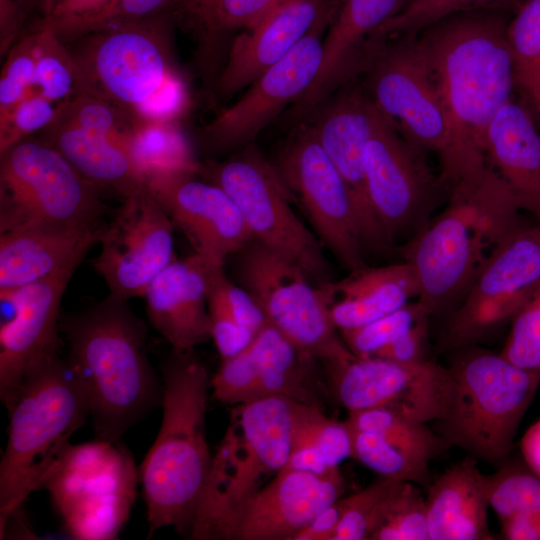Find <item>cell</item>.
<instances>
[{
    "mask_svg": "<svg viewBox=\"0 0 540 540\" xmlns=\"http://www.w3.org/2000/svg\"><path fill=\"white\" fill-rule=\"evenodd\" d=\"M505 10L450 15L415 36V44L448 110L455 159L447 185L483 165L487 127L516 85Z\"/></svg>",
    "mask_w": 540,
    "mask_h": 540,
    "instance_id": "cell-1",
    "label": "cell"
},
{
    "mask_svg": "<svg viewBox=\"0 0 540 540\" xmlns=\"http://www.w3.org/2000/svg\"><path fill=\"white\" fill-rule=\"evenodd\" d=\"M522 210L488 161L450 186L444 209L401 248L420 285L417 300L431 316L460 302L485 263L522 226Z\"/></svg>",
    "mask_w": 540,
    "mask_h": 540,
    "instance_id": "cell-2",
    "label": "cell"
},
{
    "mask_svg": "<svg viewBox=\"0 0 540 540\" xmlns=\"http://www.w3.org/2000/svg\"><path fill=\"white\" fill-rule=\"evenodd\" d=\"M59 328L88 384L96 439L119 440L162 405L163 383L148 358L147 328L127 299L109 293L61 316Z\"/></svg>",
    "mask_w": 540,
    "mask_h": 540,
    "instance_id": "cell-3",
    "label": "cell"
},
{
    "mask_svg": "<svg viewBox=\"0 0 540 540\" xmlns=\"http://www.w3.org/2000/svg\"><path fill=\"white\" fill-rule=\"evenodd\" d=\"M160 371L162 422L139 467L149 536L172 527L189 537L213 459L205 433L211 378L194 350L171 349Z\"/></svg>",
    "mask_w": 540,
    "mask_h": 540,
    "instance_id": "cell-4",
    "label": "cell"
},
{
    "mask_svg": "<svg viewBox=\"0 0 540 540\" xmlns=\"http://www.w3.org/2000/svg\"><path fill=\"white\" fill-rule=\"evenodd\" d=\"M5 407L9 425L0 462V534L85 425L90 391L78 366L58 353L27 370Z\"/></svg>",
    "mask_w": 540,
    "mask_h": 540,
    "instance_id": "cell-5",
    "label": "cell"
},
{
    "mask_svg": "<svg viewBox=\"0 0 540 540\" xmlns=\"http://www.w3.org/2000/svg\"><path fill=\"white\" fill-rule=\"evenodd\" d=\"M173 22L172 14H162L73 41L74 93L103 99L141 120L176 121L188 94L173 62Z\"/></svg>",
    "mask_w": 540,
    "mask_h": 540,
    "instance_id": "cell-6",
    "label": "cell"
},
{
    "mask_svg": "<svg viewBox=\"0 0 540 540\" xmlns=\"http://www.w3.org/2000/svg\"><path fill=\"white\" fill-rule=\"evenodd\" d=\"M451 352L452 396L444 417L435 421L437 433L468 456L501 465L540 386V373L473 345Z\"/></svg>",
    "mask_w": 540,
    "mask_h": 540,
    "instance_id": "cell-7",
    "label": "cell"
},
{
    "mask_svg": "<svg viewBox=\"0 0 540 540\" xmlns=\"http://www.w3.org/2000/svg\"><path fill=\"white\" fill-rule=\"evenodd\" d=\"M295 402L265 396L232 409L189 538L212 539L220 523L284 467L291 450Z\"/></svg>",
    "mask_w": 540,
    "mask_h": 540,
    "instance_id": "cell-8",
    "label": "cell"
},
{
    "mask_svg": "<svg viewBox=\"0 0 540 540\" xmlns=\"http://www.w3.org/2000/svg\"><path fill=\"white\" fill-rule=\"evenodd\" d=\"M119 440L69 443L43 481L73 539H118L129 519L139 468Z\"/></svg>",
    "mask_w": 540,
    "mask_h": 540,
    "instance_id": "cell-9",
    "label": "cell"
},
{
    "mask_svg": "<svg viewBox=\"0 0 540 540\" xmlns=\"http://www.w3.org/2000/svg\"><path fill=\"white\" fill-rule=\"evenodd\" d=\"M101 190L54 147L29 137L0 153V232L26 225H105Z\"/></svg>",
    "mask_w": 540,
    "mask_h": 540,
    "instance_id": "cell-10",
    "label": "cell"
},
{
    "mask_svg": "<svg viewBox=\"0 0 540 540\" xmlns=\"http://www.w3.org/2000/svg\"><path fill=\"white\" fill-rule=\"evenodd\" d=\"M415 36L375 42L362 70L363 86L407 141L438 156L440 177L446 184L455 159L454 126Z\"/></svg>",
    "mask_w": 540,
    "mask_h": 540,
    "instance_id": "cell-11",
    "label": "cell"
},
{
    "mask_svg": "<svg viewBox=\"0 0 540 540\" xmlns=\"http://www.w3.org/2000/svg\"><path fill=\"white\" fill-rule=\"evenodd\" d=\"M198 174L228 193L253 240L297 264L316 285L331 281L323 244L293 211V196L277 168L255 149L200 165Z\"/></svg>",
    "mask_w": 540,
    "mask_h": 540,
    "instance_id": "cell-12",
    "label": "cell"
},
{
    "mask_svg": "<svg viewBox=\"0 0 540 540\" xmlns=\"http://www.w3.org/2000/svg\"><path fill=\"white\" fill-rule=\"evenodd\" d=\"M237 254L236 277L267 323L316 360L327 363L355 356L336 333L323 287L301 267L253 239Z\"/></svg>",
    "mask_w": 540,
    "mask_h": 540,
    "instance_id": "cell-13",
    "label": "cell"
},
{
    "mask_svg": "<svg viewBox=\"0 0 540 540\" xmlns=\"http://www.w3.org/2000/svg\"><path fill=\"white\" fill-rule=\"evenodd\" d=\"M365 178L373 211L391 245L414 237L449 192L425 152L407 141L372 100Z\"/></svg>",
    "mask_w": 540,
    "mask_h": 540,
    "instance_id": "cell-14",
    "label": "cell"
},
{
    "mask_svg": "<svg viewBox=\"0 0 540 540\" xmlns=\"http://www.w3.org/2000/svg\"><path fill=\"white\" fill-rule=\"evenodd\" d=\"M540 285V225L521 226L478 272L449 315L438 348L451 352L491 336Z\"/></svg>",
    "mask_w": 540,
    "mask_h": 540,
    "instance_id": "cell-15",
    "label": "cell"
},
{
    "mask_svg": "<svg viewBox=\"0 0 540 540\" xmlns=\"http://www.w3.org/2000/svg\"><path fill=\"white\" fill-rule=\"evenodd\" d=\"M276 168L323 246L351 272L366 267L368 248L352 193L308 125L286 143Z\"/></svg>",
    "mask_w": 540,
    "mask_h": 540,
    "instance_id": "cell-16",
    "label": "cell"
},
{
    "mask_svg": "<svg viewBox=\"0 0 540 540\" xmlns=\"http://www.w3.org/2000/svg\"><path fill=\"white\" fill-rule=\"evenodd\" d=\"M325 365L330 390L348 411L382 406L427 423L443 418L449 408L452 377L434 360L402 364L353 356Z\"/></svg>",
    "mask_w": 540,
    "mask_h": 540,
    "instance_id": "cell-17",
    "label": "cell"
},
{
    "mask_svg": "<svg viewBox=\"0 0 540 540\" xmlns=\"http://www.w3.org/2000/svg\"><path fill=\"white\" fill-rule=\"evenodd\" d=\"M174 224L145 187L122 200L101 232L99 254L91 261L109 293L144 297L154 278L174 259Z\"/></svg>",
    "mask_w": 540,
    "mask_h": 540,
    "instance_id": "cell-18",
    "label": "cell"
},
{
    "mask_svg": "<svg viewBox=\"0 0 540 540\" xmlns=\"http://www.w3.org/2000/svg\"><path fill=\"white\" fill-rule=\"evenodd\" d=\"M331 0L310 31L282 59L265 70L231 106L204 128L207 143L225 150L251 142L287 105L313 84L333 11Z\"/></svg>",
    "mask_w": 540,
    "mask_h": 540,
    "instance_id": "cell-19",
    "label": "cell"
},
{
    "mask_svg": "<svg viewBox=\"0 0 540 540\" xmlns=\"http://www.w3.org/2000/svg\"><path fill=\"white\" fill-rule=\"evenodd\" d=\"M189 171L145 174L150 193L191 243L195 254L212 266L243 249L251 233L239 208L220 186Z\"/></svg>",
    "mask_w": 540,
    "mask_h": 540,
    "instance_id": "cell-20",
    "label": "cell"
},
{
    "mask_svg": "<svg viewBox=\"0 0 540 540\" xmlns=\"http://www.w3.org/2000/svg\"><path fill=\"white\" fill-rule=\"evenodd\" d=\"M344 490L340 470L320 475L282 468L220 523L212 539L293 540Z\"/></svg>",
    "mask_w": 540,
    "mask_h": 540,
    "instance_id": "cell-21",
    "label": "cell"
},
{
    "mask_svg": "<svg viewBox=\"0 0 540 540\" xmlns=\"http://www.w3.org/2000/svg\"><path fill=\"white\" fill-rule=\"evenodd\" d=\"M83 259H75L41 280L0 291L1 304L12 309L0 326V398L4 406L30 367L59 353L61 301Z\"/></svg>",
    "mask_w": 540,
    "mask_h": 540,
    "instance_id": "cell-22",
    "label": "cell"
},
{
    "mask_svg": "<svg viewBox=\"0 0 540 540\" xmlns=\"http://www.w3.org/2000/svg\"><path fill=\"white\" fill-rule=\"evenodd\" d=\"M371 98L363 84L350 79L309 116L307 124L348 185L368 249L391 246L370 203L365 178V150L370 134Z\"/></svg>",
    "mask_w": 540,
    "mask_h": 540,
    "instance_id": "cell-23",
    "label": "cell"
},
{
    "mask_svg": "<svg viewBox=\"0 0 540 540\" xmlns=\"http://www.w3.org/2000/svg\"><path fill=\"white\" fill-rule=\"evenodd\" d=\"M409 0H334L319 72L291 116L307 118L340 86L362 72L375 32Z\"/></svg>",
    "mask_w": 540,
    "mask_h": 540,
    "instance_id": "cell-24",
    "label": "cell"
},
{
    "mask_svg": "<svg viewBox=\"0 0 540 540\" xmlns=\"http://www.w3.org/2000/svg\"><path fill=\"white\" fill-rule=\"evenodd\" d=\"M331 0H286L230 48L218 78V93L228 99L247 88L287 55L310 31Z\"/></svg>",
    "mask_w": 540,
    "mask_h": 540,
    "instance_id": "cell-25",
    "label": "cell"
},
{
    "mask_svg": "<svg viewBox=\"0 0 540 540\" xmlns=\"http://www.w3.org/2000/svg\"><path fill=\"white\" fill-rule=\"evenodd\" d=\"M199 255L174 259L150 283L144 298L153 328L177 351H193L211 338L208 268Z\"/></svg>",
    "mask_w": 540,
    "mask_h": 540,
    "instance_id": "cell-26",
    "label": "cell"
},
{
    "mask_svg": "<svg viewBox=\"0 0 540 540\" xmlns=\"http://www.w3.org/2000/svg\"><path fill=\"white\" fill-rule=\"evenodd\" d=\"M104 226L26 225L0 232V291L41 280L84 258Z\"/></svg>",
    "mask_w": 540,
    "mask_h": 540,
    "instance_id": "cell-27",
    "label": "cell"
},
{
    "mask_svg": "<svg viewBox=\"0 0 540 540\" xmlns=\"http://www.w3.org/2000/svg\"><path fill=\"white\" fill-rule=\"evenodd\" d=\"M334 327L349 330L377 320L417 300L420 285L406 261L381 267H364L339 281L322 284Z\"/></svg>",
    "mask_w": 540,
    "mask_h": 540,
    "instance_id": "cell-28",
    "label": "cell"
},
{
    "mask_svg": "<svg viewBox=\"0 0 540 540\" xmlns=\"http://www.w3.org/2000/svg\"><path fill=\"white\" fill-rule=\"evenodd\" d=\"M485 154L540 225V134L524 106L511 99L496 112L486 130Z\"/></svg>",
    "mask_w": 540,
    "mask_h": 540,
    "instance_id": "cell-29",
    "label": "cell"
},
{
    "mask_svg": "<svg viewBox=\"0 0 540 540\" xmlns=\"http://www.w3.org/2000/svg\"><path fill=\"white\" fill-rule=\"evenodd\" d=\"M471 456L453 463L428 486L430 540H492L483 473Z\"/></svg>",
    "mask_w": 540,
    "mask_h": 540,
    "instance_id": "cell-30",
    "label": "cell"
},
{
    "mask_svg": "<svg viewBox=\"0 0 540 540\" xmlns=\"http://www.w3.org/2000/svg\"><path fill=\"white\" fill-rule=\"evenodd\" d=\"M41 132L43 141L58 150L101 191H108L124 200L146 187L143 172L130 152L120 144L57 115Z\"/></svg>",
    "mask_w": 540,
    "mask_h": 540,
    "instance_id": "cell-31",
    "label": "cell"
},
{
    "mask_svg": "<svg viewBox=\"0 0 540 540\" xmlns=\"http://www.w3.org/2000/svg\"><path fill=\"white\" fill-rule=\"evenodd\" d=\"M248 348L258 371L262 397L283 396L319 406L314 357L269 323Z\"/></svg>",
    "mask_w": 540,
    "mask_h": 540,
    "instance_id": "cell-32",
    "label": "cell"
},
{
    "mask_svg": "<svg viewBox=\"0 0 540 540\" xmlns=\"http://www.w3.org/2000/svg\"><path fill=\"white\" fill-rule=\"evenodd\" d=\"M345 422L351 428L379 434L396 448L428 464L451 447L425 422L388 407L348 411Z\"/></svg>",
    "mask_w": 540,
    "mask_h": 540,
    "instance_id": "cell-33",
    "label": "cell"
},
{
    "mask_svg": "<svg viewBox=\"0 0 540 540\" xmlns=\"http://www.w3.org/2000/svg\"><path fill=\"white\" fill-rule=\"evenodd\" d=\"M129 151L144 174L152 171L199 172L187 137L175 121L139 120L133 130Z\"/></svg>",
    "mask_w": 540,
    "mask_h": 540,
    "instance_id": "cell-34",
    "label": "cell"
},
{
    "mask_svg": "<svg viewBox=\"0 0 540 540\" xmlns=\"http://www.w3.org/2000/svg\"><path fill=\"white\" fill-rule=\"evenodd\" d=\"M292 448L318 454L331 469L352 458L350 430L345 423L327 417L317 405L295 402Z\"/></svg>",
    "mask_w": 540,
    "mask_h": 540,
    "instance_id": "cell-35",
    "label": "cell"
},
{
    "mask_svg": "<svg viewBox=\"0 0 540 540\" xmlns=\"http://www.w3.org/2000/svg\"><path fill=\"white\" fill-rule=\"evenodd\" d=\"M403 482L380 477L368 487L340 498L341 517L332 540H369L384 522Z\"/></svg>",
    "mask_w": 540,
    "mask_h": 540,
    "instance_id": "cell-36",
    "label": "cell"
},
{
    "mask_svg": "<svg viewBox=\"0 0 540 540\" xmlns=\"http://www.w3.org/2000/svg\"><path fill=\"white\" fill-rule=\"evenodd\" d=\"M348 428L352 440V458L365 467L380 477L411 482L425 489L431 484L428 463L396 448L375 432Z\"/></svg>",
    "mask_w": 540,
    "mask_h": 540,
    "instance_id": "cell-37",
    "label": "cell"
},
{
    "mask_svg": "<svg viewBox=\"0 0 540 540\" xmlns=\"http://www.w3.org/2000/svg\"><path fill=\"white\" fill-rule=\"evenodd\" d=\"M523 0H409L404 9L383 24L370 41L417 34L456 13L474 10L515 11Z\"/></svg>",
    "mask_w": 540,
    "mask_h": 540,
    "instance_id": "cell-38",
    "label": "cell"
},
{
    "mask_svg": "<svg viewBox=\"0 0 540 540\" xmlns=\"http://www.w3.org/2000/svg\"><path fill=\"white\" fill-rule=\"evenodd\" d=\"M56 115L88 132L120 144L128 151L133 130L141 120L122 108L84 93H74L60 102Z\"/></svg>",
    "mask_w": 540,
    "mask_h": 540,
    "instance_id": "cell-39",
    "label": "cell"
},
{
    "mask_svg": "<svg viewBox=\"0 0 540 540\" xmlns=\"http://www.w3.org/2000/svg\"><path fill=\"white\" fill-rule=\"evenodd\" d=\"M483 484L489 506L500 521L540 512V476L527 466L505 461L496 472L483 474Z\"/></svg>",
    "mask_w": 540,
    "mask_h": 540,
    "instance_id": "cell-40",
    "label": "cell"
},
{
    "mask_svg": "<svg viewBox=\"0 0 540 540\" xmlns=\"http://www.w3.org/2000/svg\"><path fill=\"white\" fill-rule=\"evenodd\" d=\"M286 0H207L187 27L195 32L203 48L222 35L249 30Z\"/></svg>",
    "mask_w": 540,
    "mask_h": 540,
    "instance_id": "cell-41",
    "label": "cell"
},
{
    "mask_svg": "<svg viewBox=\"0 0 540 540\" xmlns=\"http://www.w3.org/2000/svg\"><path fill=\"white\" fill-rule=\"evenodd\" d=\"M515 82L528 95L540 82V0H523L506 28Z\"/></svg>",
    "mask_w": 540,
    "mask_h": 540,
    "instance_id": "cell-42",
    "label": "cell"
},
{
    "mask_svg": "<svg viewBox=\"0 0 540 540\" xmlns=\"http://www.w3.org/2000/svg\"><path fill=\"white\" fill-rule=\"evenodd\" d=\"M36 73L34 86L48 100L64 101L76 86V67L71 51L55 31L41 21L36 25Z\"/></svg>",
    "mask_w": 540,
    "mask_h": 540,
    "instance_id": "cell-43",
    "label": "cell"
},
{
    "mask_svg": "<svg viewBox=\"0 0 540 540\" xmlns=\"http://www.w3.org/2000/svg\"><path fill=\"white\" fill-rule=\"evenodd\" d=\"M428 318H431L429 311L415 300L368 324L340 332L342 340L355 356L372 357L414 325Z\"/></svg>",
    "mask_w": 540,
    "mask_h": 540,
    "instance_id": "cell-44",
    "label": "cell"
},
{
    "mask_svg": "<svg viewBox=\"0 0 540 540\" xmlns=\"http://www.w3.org/2000/svg\"><path fill=\"white\" fill-rule=\"evenodd\" d=\"M369 540H430L425 497L420 486L403 482L384 522Z\"/></svg>",
    "mask_w": 540,
    "mask_h": 540,
    "instance_id": "cell-45",
    "label": "cell"
},
{
    "mask_svg": "<svg viewBox=\"0 0 540 540\" xmlns=\"http://www.w3.org/2000/svg\"><path fill=\"white\" fill-rule=\"evenodd\" d=\"M500 354L519 368L540 373V285L512 319Z\"/></svg>",
    "mask_w": 540,
    "mask_h": 540,
    "instance_id": "cell-46",
    "label": "cell"
},
{
    "mask_svg": "<svg viewBox=\"0 0 540 540\" xmlns=\"http://www.w3.org/2000/svg\"><path fill=\"white\" fill-rule=\"evenodd\" d=\"M36 34L25 35L8 51L0 77V116L8 113L35 82Z\"/></svg>",
    "mask_w": 540,
    "mask_h": 540,
    "instance_id": "cell-47",
    "label": "cell"
},
{
    "mask_svg": "<svg viewBox=\"0 0 540 540\" xmlns=\"http://www.w3.org/2000/svg\"><path fill=\"white\" fill-rule=\"evenodd\" d=\"M210 385L214 397L225 404L239 405L261 398L258 371L249 348L222 359Z\"/></svg>",
    "mask_w": 540,
    "mask_h": 540,
    "instance_id": "cell-48",
    "label": "cell"
},
{
    "mask_svg": "<svg viewBox=\"0 0 540 540\" xmlns=\"http://www.w3.org/2000/svg\"><path fill=\"white\" fill-rule=\"evenodd\" d=\"M57 108L40 93H29L8 113L0 116V153L42 131L54 119Z\"/></svg>",
    "mask_w": 540,
    "mask_h": 540,
    "instance_id": "cell-49",
    "label": "cell"
},
{
    "mask_svg": "<svg viewBox=\"0 0 540 540\" xmlns=\"http://www.w3.org/2000/svg\"><path fill=\"white\" fill-rule=\"evenodd\" d=\"M207 306L211 338L222 359L250 346L256 334L236 320L220 294L209 283Z\"/></svg>",
    "mask_w": 540,
    "mask_h": 540,
    "instance_id": "cell-50",
    "label": "cell"
},
{
    "mask_svg": "<svg viewBox=\"0 0 540 540\" xmlns=\"http://www.w3.org/2000/svg\"><path fill=\"white\" fill-rule=\"evenodd\" d=\"M114 0H59L52 13L42 18L64 42L81 37L88 26L102 15Z\"/></svg>",
    "mask_w": 540,
    "mask_h": 540,
    "instance_id": "cell-51",
    "label": "cell"
},
{
    "mask_svg": "<svg viewBox=\"0 0 540 540\" xmlns=\"http://www.w3.org/2000/svg\"><path fill=\"white\" fill-rule=\"evenodd\" d=\"M207 278L236 320L257 335L267 320L255 298L244 287L227 278L224 266H209Z\"/></svg>",
    "mask_w": 540,
    "mask_h": 540,
    "instance_id": "cell-52",
    "label": "cell"
},
{
    "mask_svg": "<svg viewBox=\"0 0 540 540\" xmlns=\"http://www.w3.org/2000/svg\"><path fill=\"white\" fill-rule=\"evenodd\" d=\"M175 3L176 0H114L108 9L88 26L83 35L162 14L173 15Z\"/></svg>",
    "mask_w": 540,
    "mask_h": 540,
    "instance_id": "cell-53",
    "label": "cell"
},
{
    "mask_svg": "<svg viewBox=\"0 0 540 540\" xmlns=\"http://www.w3.org/2000/svg\"><path fill=\"white\" fill-rule=\"evenodd\" d=\"M429 319L419 322L404 332L380 350L375 357L402 364H416L429 360Z\"/></svg>",
    "mask_w": 540,
    "mask_h": 540,
    "instance_id": "cell-54",
    "label": "cell"
},
{
    "mask_svg": "<svg viewBox=\"0 0 540 540\" xmlns=\"http://www.w3.org/2000/svg\"><path fill=\"white\" fill-rule=\"evenodd\" d=\"M38 0H0V53H8Z\"/></svg>",
    "mask_w": 540,
    "mask_h": 540,
    "instance_id": "cell-55",
    "label": "cell"
},
{
    "mask_svg": "<svg viewBox=\"0 0 540 540\" xmlns=\"http://www.w3.org/2000/svg\"><path fill=\"white\" fill-rule=\"evenodd\" d=\"M341 517L339 500L321 511L293 540H332Z\"/></svg>",
    "mask_w": 540,
    "mask_h": 540,
    "instance_id": "cell-56",
    "label": "cell"
},
{
    "mask_svg": "<svg viewBox=\"0 0 540 540\" xmlns=\"http://www.w3.org/2000/svg\"><path fill=\"white\" fill-rule=\"evenodd\" d=\"M500 522L504 539L540 540V512L519 514Z\"/></svg>",
    "mask_w": 540,
    "mask_h": 540,
    "instance_id": "cell-57",
    "label": "cell"
},
{
    "mask_svg": "<svg viewBox=\"0 0 540 540\" xmlns=\"http://www.w3.org/2000/svg\"><path fill=\"white\" fill-rule=\"evenodd\" d=\"M520 449L526 466L540 476V419L526 430Z\"/></svg>",
    "mask_w": 540,
    "mask_h": 540,
    "instance_id": "cell-58",
    "label": "cell"
},
{
    "mask_svg": "<svg viewBox=\"0 0 540 540\" xmlns=\"http://www.w3.org/2000/svg\"><path fill=\"white\" fill-rule=\"evenodd\" d=\"M207 0H176L173 10L174 21L188 27Z\"/></svg>",
    "mask_w": 540,
    "mask_h": 540,
    "instance_id": "cell-59",
    "label": "cell"
},
{
    "mask_svg": "<svg viewBox=\"0 0 540 540\" xmlns=\"http://www.w3.org/2000/svg\"><path fill=\"white\" fill-rule=\"evenodd\" d=\"M59 0H38V10L40 11L42 18L48 17Z\"/></svg>",
    "mask_w": 540,
    "mask_h": 540,
    "instance_id": "cell-60",
    "label": "cell"
},
{
    "mask_svg": "<svg viewBox=\"0 0 540 540\" xmlns=\"http://www.w3.org/2000/svg\"><path fill=\"white\" fill-rule=\"evenodd\" d=\"M530 99L532 100V103L537 110V112L540 115V82L536 85V87L528 94Z\"/></svg>",
    "mask_w": 540,
    "mask_h": 540,
    "instance_id": "cell-61",
    "label": "cell"
}]
</instances>
